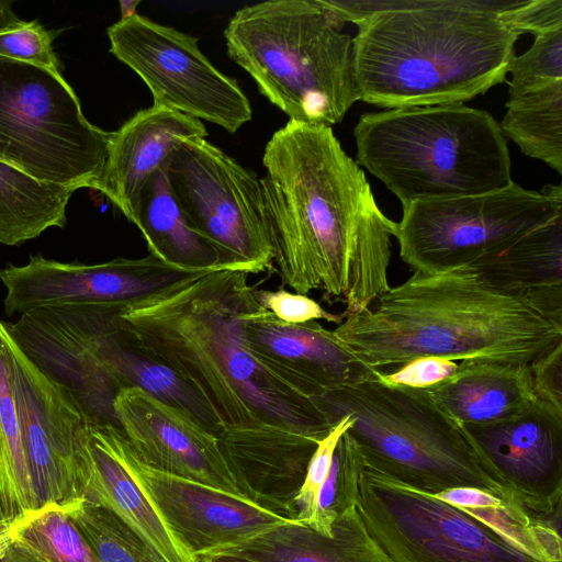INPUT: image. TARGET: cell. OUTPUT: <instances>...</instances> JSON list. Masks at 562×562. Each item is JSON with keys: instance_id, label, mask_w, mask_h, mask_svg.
<instances>
[{"instance_id": "6da1fadb", "label": "cell", "mask_w": 562, "mask_h": 562, "mask_svg": "<svg viewBox=\"0 0 562 562\" xmlns=\"http://www.w3.org/2000/svg\"><path fill=\"white\" fill-rule=\"evenodd\" d=\"M260 178L270 239L282 283L319 290L369 307L391 286L387 269L396 223L382 213L360 166L331 127L289 121L268 140Z\"/></svg>"}, {"instance_id": "7a4b0ae2", "label": "cell", "mask_w": 562, "mask_h": 562, "mask_svg": "<svg viewBox=\"0 0 562 562\" xmlns=\"http://www.w3.org/2000/svg\"><path fill=\"white\" fill-rule=\"evenodd\" d=\"M254 290L245 272H195L117 318L137 349L199 393L221 429L276 427L319 441L338 422L243 340L239 316Z\"/></svg>"}, {"instance_id": "3957f363", "label": "cell", "mask_w": 562, "mask_h": 562, "mask_svg": "<svg viewBox=\"0 0 562 562\" xmlns=\"http://www.w3.org/2000/svg\"><path fill=\"white\" fill-rule=\"evenodd\" d=\"M358 26L360 100L387 109L462 104L505 81L519 35L501 13L517 0H318Z\"/></svg>"}, {"instance_id": "277c9868", "label": "cell", "mask_w": 562, "mask_h": 562, "mask_svg": "<svg viewBox=\"0 0 562 562\" xmlns=\"http://www.w3.org/2000/svg\"><path fill=\"white\" fill-rule=\"evenodd\" d=\"M333 331L381 371L420 357L529 364L562 344L561 325L463 267L414 271Z\"/></svg>"}, {"instance_id": "5b68a950", "label": "cell", "mask_w": 562, "mask_h": 562, "mask_svg": "<svg viewBox=\"0 0 562 562\" xmlns=\"http://www.w3.org/2000/svg\"><path fill=\"white\" fill-rule=\"evenodd\" d=\"M356 162L402 205L487 193L508 187L512 161L499 123L463 104L387 109L363 114Z\"/></svg>"}, {"instance_id": "8992f818", "label": "cell", "mask_w": 562, "mask_h": 562, "mask_svg": "<svg viewBox=\"0 0 562 562\" xmlns=\"http://www.w3.org/2000/svg\"><path fill=\"white\" fill-rule=\"evenodd\" d=\"M318 0L244 7L224 37L229 58L290 121L331 127L360 100L352 37Z\"/></svg>"}, {"instance_id": "52a82bcc", "label": "cell", "mask_w": 562, "mask_h": 562, "mask_svg": "<svg viewBox=\"0 0 562 562\" xmlns=\"http://www.w3.org/2000/svg\"><path fill=\"white\" fill-rule=\"evenodd\" d=\"M331 417L352 418L348 434L364 468L408 488L435 495L475 487L516 504L487 470L461 424L424 389L369 380L319 398Z\"/></svg>"}, {"instance_id": "ba28073f", "label": "cell", "mask_w": 562, "mask_h": 562, "mask_svg": "<svg viewBox=\"0 0 562 562\" xmlns=\"http://www.w3.org/2000/svg\"><path fill=\"white\" fill-rule=\"evenodd\" d=\"M110 136L86 119L63 75L0 56V162L41 182L97 190Z\"/></svg>"}, {"instance_id": "9c48e42d", "label": "cell", "mask_w": 562, "mask_h": 562, "mask_svg": "<svg viewBox=\"0 0 562 562\" xmlns=\"http://www.w3.org/2000/svg\"><path fill=\"white\" fill-rule=\"evenodd\" d=\"M561 214V184L536 192L513 181L487 193L405 204L395 237L401 259L414 271L442 273L494 254Z\"/></svg>"}, {"instance_id": "30bf717a", "label": "cell", "mask_w": 562, "mask_h": 562, "mask_svg": "<svg viewBox=\"0 0 562 562\" xmlns=\"http://www.w3.org/2000/svg\"><path fill=\"white\" fill-rule=\"evenodd\" d=\"M165 171L188 225L216 252L222 270L247 274L273 263L260 178L205 138L186 139Z\"/></svg>"}, {"instance_id": "8fae6325", "label": "cell", "mask_w": 562, "mask_h": 562, "mask_svg": "<svg viewBox=\"0 0 562 562\" xmlns=\"http://www.w3.org/2000/svg\"><path fill=\"white\" fill-rule=\"evenodd\" d=\"M357 510L392 562H541L461 508L367 468Z\"/></svg>"}, {"instance_id": "7c38bea8", "label": "cell", "mask_w": 562, "mask_h": 562, "mask_svg": "<svg viewBox=\"0 0 562 562\" xmlns=\"http://www.w3.org/2000/svg\"><path fill=\"white\" fill-rule=\"evenodd\" d=\"M106 33L110 53L140 77L155 105L232 134L251 120L247 95L201 52L196 37L138 13L121 18Z\"/></svg>"}, {"instance_id": "4fadbf2b", "label": "cell", "mask_w": 562, "mask_h": 562, "mask_svg": "<svg viewBox=\"0 0 562 562\" xmlns=\"http://www.w3.org/2000/svg\"><path fill=\"white\" fill-rule=\"evenodd\" d=\"M89 428L130 473L188 559L216 554L294 521L241 496L156 470L139 459L114 425Z\"/></svg>"}, {"instance_id": "5bb4252c", "label": "cell", "mask_w": 562, "mask_h": 562, "mask_svg": "<svg viewBox=\"0 0 562 562\" xmlns=\"http://www.w3.org/2000/svg\"><path fill=\"white\" fill-rule=\"evenodd\" d=\"M0 334L40 506L70 507L81 499L78 452L90 419L68 389L26 357L2 319Z\"/></svg>"}, {"instance_id": "9a60e30c", "label": "cell", "mask_w": 562, "mask_h": 562, "mask_svg": "<svg viewBox=\"0 0 562 562\" xmlns=\"http://www.w3.org/2000/svg\"><path fill=\"white\" fill-rule=\"evenodd\" d=\"M195 272L169 266L153 255L115 258L85 265L59 262L41 255L26 265L0 270L5 288L4 313L21 315L30 310L61 304H98L125 307Z\"/></svg>"}, {"instance_id": "2e32d148", "label": "cell", "mask_w": 562, "mask_h": 562, "mask_svg": "<svg viewBox=\"0 0 562 562\" xmlns=\"http://www.w3.org/2000/svg\"><path fill=\"white\" fill-rule=\"evenodd\" d=\"M461 426L516 504L536 518L561 519V412L537 398L513 417Z\"/></svg>"}, {"instance_id": "e0dca14e", "label": "cell", "mask_w": 562, "mask_h": 562, "mask_svg": "<svg viewBox=\"0 0 562 562\" xmlns=\"http://www.w3.org/2000/svg\"><path fill=\"white\" fill-rule=\"evenodd\" d=\"M239 326L256 358L317 400L342 386L379 380L382 373L317 321H280L257 303L255 290L240 312Z\"/></svg>"}, {"instance_id": "ac0fdd59", "label": "cell", "mask_w": 562, "mask_h": 562, "mask_svg": "<svg viewBox=\"0 0 562 562\" xmlns=\"http://www.w3.org/2000/svg\"><path fill=\"white\" fill-rule=\"evenodd\" d=\"M113 409L119 428L145 463L240 496L217 436L193 417L137 387L121 390Z\"/></svg>"}, {"instance_id": "d6986e66", "label": "cell", "mask_w": 562, "mask_h": 562, "mask_svg": "<svg viewBox=\"0 0 562 562\" xmlns=\"http://www.w3.org/2000/svg\"><path fill=\"white\" fill-rule=\"evenodd\" d=\"M216 436L240 496L296 520V499L318 440L276 427L222 429Z\"/></svg>"}, {"instance_id": "ffe728a7", "label": "cell", "mask_w": 562, "mask_h": 562, "mask_svg": "<svg viewBox=\"0 0 562 562\" xmlns=\"http://www.w3.org/2000/svg\"><path fill=\"white\" fill-rule=\"evenodd\" d=\"M206 136L200 120L155 104L143 109L111 132L97 190L128 218L143 183L166 165L175 147L186 139Z\"/></svg>"}, {"instance_id": "44dd1931", "label": "cell", "mask_w": 562, "mask_h": 562, "mask_svg": "<svg viewBox=\"0 0 562 562\" xmlns=\"http://www.w3.org/2000/svg\"><path fill=\"white\" fill-rule=\"evenodd\" d=\"M463 268L562 326V214Z\"/></svg>"}, {"instance_id": "7402d4cb", "label": "cell", "mask_w": 562, "mask_h": 562, "mask_svg": "<svg viewBox=\"0 0 562 562\" xmlns=\"http://www.w3.org/2000/svg\"><path fill=\"white\" fill-rule=\"evenodd\" d=\"M424 390L462 425L506 419L537 401L529 364L464 360L451 376Z\"/></svg>"}, {"instance_id": "603a6c76", "label": "cell", "mask_w": 562, "mask_h": 562, "mask_svg": "<svg viewBox=\"0 0 562 562\" xmlns=\"http://www.w3.org/2000/svg\"><path fill=\"white\" fill-rule=\"evenodd\" d=\"M89 425L78 452L81 498L116 514L164 562H189L133 477L92 436Z\"/></svg>"}, {"instance_id": "cb8c5ba5", "label": "cell", "mask_w": 562, "mask_h": 562, "mask_svg": "<svg viewBox=\"0 0 562 562\" xmlns=\"http://www.w3.org/2000/svg\"><path fill=\"white\" fill-rule=\"evenodd\" d=\"M218 553L252 562H392L368 532L357 507L335 520L330 536L294 520Z\"/></svg>"}, {"instance_id": "d4e9b609", "label": "cell", "mask_w": 562, "mask_h": 562, "mask_svg": "<svg viewBox=\"0 0 562 562\" xmlns=\"http://www.w3.org/2000/svg\"><path fill=\"white\" fill-rule=\"evenodd\" d=\"M149 255L188 272L222 270L215 250L186 222L169 187L165 166L143 183L130 217Z\"/></svg>"}, {"instance_id": "484cf974", "label": "cell", "mask_w": 562, "mask_h": 562, "mask_svg": "<svg viewBox=\"0 0 562 562\" xmlns=\"http://www.w3.org/2000/svg\"><path fill=\"white\" fill-rule=\"evenodd\" d=\"M74 188L41 182L0 162V244L18 246L66 225Z\"/></svg>"}, {"instance_id": "4316f807", "label": "cell", "mask_w": 562, "mask_h": 562, "mask_svg": "<svg viewBox=\"0 0 562 562\" xmlns=\"http://www.w3.org/2000/svg\"><path fill=\"white\" fill-rule=\"evenodd\" d=\"M40 507L4 344L0 334V519Z\"/></svg>"}, {"instance_id": "83f0119b", "label": "cell", "mask_w": 562, "mask_h": 562, "mask_svg": "<svg viewBox=\"0 0 562 562\" xmlns=\"http://www.w3.org/2000/svg\"><path fill=\"white\" fill-rule=\"evenodd\" d=\"M499 123L520 150L562 173V81L509 98Z\"/></svg>"}, {"instance_id": "f1b7e54d", "label": "cell", "mask_w": 562, "mask_h": 562, "mask_svg": "<svg viewBox=\"0 0 562 562\" xmlns=\"http://www.w3.org/2000/svg\"><path fill=\"white\" fill-rule=\"evenodd\" d=\"M12 543L38 562H99L65 507L46 504L12 521Z\"/></svg>"}, {"instance_id": "f546056e", "label": "cell", "mask_w": 562, "mask_h": 562, "mask_svg": "<svg viewBox=\"0 0 562 562\" xmlns=\"http://www.w3.org/2000/svg\"><path fill=\"white\" fill-rule=\"evenodd\" d=\"M66 510L99 562H164L128 524L106 507L81 498Z\"/></svg>"}, {"instance_id": "4dcf8cb0", "label": "cell", "mask_w": 562, "mask_h": 562, "mask_svg": "<svg viewBox=\"0 0 562 562\" xmlns=\"http://www.w3.org/2000/svg\"><path fill=\"white\" fill-rule=\"evenodd\" d=\"M475 517L507 542L541 562H562L561 519H541L517 504L462 509Z\"/></svg>"}, {"instance_id": "1f68e13d", "label": "cell", "mask_w": 562, "mask_h": 562, "mask_svg": "<svg viewBox=\"0 0 562 562\" xmlns=\"http://www.w3.org/2000/svg\"><path fill=\"white\" fill-rule=\"evenodd\" d=\"M363 469V459L347 430L335 448L329 472L321 486L307 526L323 535H331L335 520L357 507L359 479Z\"/></svg>"}, {"instance_id": "d6a6232c", "label": "cell", "mask_w": 562, "mask_h": 562, "mask_svg": "<svg viewBox=\"0 0 562 562\" xmlns=\"http://www.w3.org/2000/svg\"><path fill=\"white\" fill-rule=\"evenodd\" d=\"M508 72L509 98L562 81V29L537 34L531 47L513 58Z\"/></svg>"}, {"instance_id": "836d02e7", "label": "cell", "mask_w": 562, "mask_h": 562, "mask_svg": "<svg viewBox=\"0 0 562 562\" xmlns=\"http://www.w3.org/2000/svg\"><path fill=\"white\" fill-rule=\"evenodd\" d=\"M55 35L37 21H21L0 32V56L61 74V64L53 48Z\"/></svg>"}, {"instance_id": "e575fe53", "label": "cell", "mask_w": 562, "mask_h": 562, "mask_svg": "<svg viewBox=\"0 0 562 562\" xmlns=\"http://www.w3.org/2000/svg\"><path fill=\"white\" fill-rule=\"evenodd\" d=\"M351 424L352 418L350 416H342L337 425L317 442L296 499V520L299 522L307 525L311 520L316 507L318 492L329 472L335 448Z\"/></svg>"}, {"instance_id": "d590c367", "label": "cell", "mask_w": 562, "mask_h": 562, "mask_svg": "<svg viewBox=\"0 0 562 562\" xmlns=\"http://www.w3.org/2000/svg\"><path fill=\"white\" fill-rule=\"evenodd\" d=\"M255 299L261 307L289 324L318 319L340 324L342 321L341 314H333L307 295L292 293L283 288L276 291L255 289Z\"/></svg>"}, {"instance_id": "8d00e7d4", "label": "cell", "mask_w": 562, "mask_h": 562, "mask_svg": "<svg viewBox=\"0 0 562 562\" xmlns=\"http://www.w3.org/2000/svg\"><path fill=\"white\" fill-rule=\"evenodd\" d=\"M501 19L518 35L562 29V0H517Z\"/></svg>"}, {"instance_id": "74e56055", "label": "cell", "mask_w": 562, "mask_h": 562, "mask_svg": "<svg viewBox=\"0 0 562 562\" xmlns=\"http://www.w3.org/2000/svg\"><path fill=\"white\" fill-rule=\"evenodd\" d=\"M452 360L437 357H420L401 367L382 371L379 381L390 385L427 389L451 376L458 369Z\"/></svg>"}, {"instance_id": "f35d334b", "label": "cell", "mask_w": 562, "mask_h": 562, "mask_svg": "<svg viewBox=\"0 0 562 562\" xmlns=\"http://www.w3.org/2000/svg\"><path fill=\"white\" fill-rule=\"evenodd\" d=\"M535 395L562 413V344L529 363Z\"/></svg>"}, {"instance_id": "ab89813d", "label": "cell", "mask_w": 562, "mask_h": 562, "mask_svg": "<svg viewBox=\"0 0 562 562\" xmlns=\"http://www.w3.org/2000/svg\"><path fill=\"white\" fill-rule=\"evenodd\" d=\"M432 496L461 509L494 506L504 502L495 495L475 487H453Z\"/></svg>"}, {"instance_id": "60d3db41", "label": "cell", "mask_w": 562, "mask_h": 562, "mask_svg": "<svg viewBox=\"0 0 562 562\" xmlns=\"http://www.w3.org/2000/svg\"><path fill=\"white\" fill-rule=\"evenodd\" d=\"M11 1H0V32L12 27L22 20L13 12Z\"/></svg>"}, {"instance_id": "b9f144b4", "label": "cell", "mask_w": 562, "mask_h": 562, "mask_svg": "<svg viewBox=\"0 0 562 562\" xmlns=\"http://www.w3.org/2000/svg\"><path fill=\"white\" fill-rule=\"evenodd\" d=\"M0 562H38L25 551L21 550L13 543L10 546L5 554L0 559Z\"/></svg>"}, {"instance_id": "7bdbcfd3", "label": "cell", "mask_w": 562, "mask_h": 562, "mask_svg": "<svg viewBox=\"0 0 562 562\" xmlns=\"http://www.w3.org/2000/svg\"><path fill=\"white\" fill-rule=\"evenodd\" d=\"M11 520L0 519V559L5 554L12 544Z\"/></svg>"}, {"instance_id": "ee69618b", "label": "cell", "mask_w": 562, "mask_h": 562, "mask_svg": "<svg viewBox=\"0 0 562 562\" xmlns=\"http://www.w3.org/2000/svg\"><path fill=\"white\" fill-rule=\"evenodd\" d=\"M211 562H252L249 560H246L244 558L233 555V554H226V553H217L211 555Z\"/></svg>"}, {"instance_id": "f6af8a7d", "label": "cell", "mask_w": 562, "mask_h": 562, "mask_svg": "<svg viewBox=\"0 0 562 562\" xmlns=\"http://www.w3.org/2000/svg\"><path fill=\"white\" fill-rule=\"evenodd\" d=\"M139 1H120L122 12L121 18H126L136 13V7Z\"/></svg>"}, {"instance_id": "bcb514c9", "label": "cell", "mask_w": 562, "mask_h": 562, "mask_svg": "<svg viewBox=\"0 0 562 562\" xmlns=\"http://www.w3.org/2000/svg\"><path fill=\"white\" fill-rule=\"evenodd\" d=\"M189 562H211V555L209 554H199L191 557Z\"/></svg>"}]
</instances>
